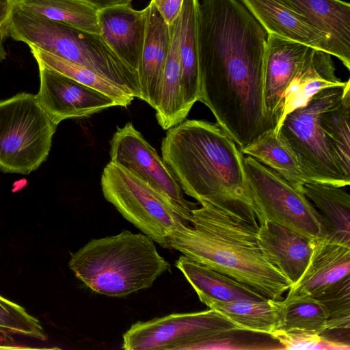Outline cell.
I'll list each match as a JSON object with an SVG mask.
<instances>
[{"mask_svg": "<svg viewBox=\"0 0 350 350\" xmlns=\"http://www.w3.org/2000/svg\"><path fill=\"white\" fill-rule=\"evenodd\" d=\"M308 46L268 33L264 63L263 102L274 127L282 118L286 89L303 60Z\"/></svg>", "mask_w": 350, "mask_h": 350, "instance_id": "obj_13", "label": "cell"}, {"mask_svg": "<svg viewBox=\"0 0 350 350\" xmlns=\"http://www.w3.org/2000/svg\"><path fill=\"white\" fill-rule=\"evenodd\" d=\"M346 83L320 90L305 105L287 113L274 131L296 157L307 180L345 187L350 184V175L344 170L320 122L323 111L341 98Z\"/></svg>", "mask_w": 350, "mask_h": 350, "instance_id": "obj_6", "label": "cell"}, {"mask_svg": "<svg viewBox=\"0 0 350 350\" xmlns=\"http://www.w3.org/2000/svg\"><path fill=\"white\" fill-rule=\"evenodd\" d=\"M323 33L350 70V4L342 0H278Z\"/></svg>", "mask_w": 350, "mask_h": 350, "instance_id": "obj_19", "label": "cell"}, {"mask_svg": "<svg viewBox=\"0 0 350 350\" xmlns=\"http://www.w3.org/2000/svg\"><path fill=\"white\" fill-rule=\"evenodd\" d=\"M240 150L243 154L253 157L303 191V185L307 180L301 166L293 152L273 129L266 131L252 143Z\"/></svg>", "mask_w": 350, "mask_h": 350, "instance_id": "obj_26", "label": "cell"}, {"mask_svg": "<svg viewBox=\"0 0 350 350\" xmlns=\"http://www.w3.org/2000/svg\"><path fill=\"white\" fill-rule=\"evenodd\" d=\"M345 83L336 75L332 55L309 46L286 89L280 122L287 113L305 105L320 90L329 87L343 85Z\"/></svg>", "mask_w": 350, "mask_h": 350, "instance_id": "obj_20", "label": "cell"}, {"mask_svg": "<svg viewBox=\"0 0 350 350\" xmlns=\"http://www.w3.org/2000/svg\"><path fill=\"white\" fill-rule=\"evenodd\" d=\"M200 204L191 210L189 224L167 238L169 249L267 299L282 300L292 282L263 254L257 241L258 226L210 203Z\"/></svg>", "mask_w": 350, "mask_h": 350, "instance_id": "obj_3", "label": "cell"}, {"mask_svg": "<svg viewBox=\"0 0 350 350\" xmlns=\"http://www.w3.org/2000/svg\"><path fill=\"white\" fill-rule=\"evenodd\" d=\"M38 65L40 85L36 96L55 125L66 119L87 118L118 106L103 92L53 69Z\"/></svg>", "mask_w": 350, "mask_h": 350, "instance_id": "obj_12", "label": "cell"}, {"mask_svg": "<svg viewBox=\"0 0 350 350\" xmlns=\"http://www.w3.org/2000/svg\"><path fill=\"white\" fill-rule=\"evenodd\" d=\"M0 334L25 336L41 340L46 335L40 321L21 306L0 295Z\"/></svg>", "mask_w": 350, "mask_h": 350, "instance_id": "obj_32", "label": "cell"}, {"mask_svg": "<svg viewBox=\"0 0 350 350\" xmlns=\"http://www.w3.org/2000/svg\"><path fill=\"white\" fill-rule=\"evenodd\" d=\"M105 198L130 223L164 248L189 216L167 196L126 168L109 162L101 176Z\"/></svg>", "mask_w": 350, "mask_h": 350, "instance_id": "obj_7", "label": "cell"}, {"mask_svg": "<svg viewBox=\"0 0 350 350\" xmlns=\"http://www.w3.org/2000/svg\"><path fill=\"white\" fill-rule=\"evenodd\" d=\"M243 165L259 225L269 221L310 239L326 238L323 217L303 191L252 157Z\"/></svg>", "mask_w": 350, "mask_h": 350, "instance_id": "obj_10", "label": "cell"}, {"mask_svg": "<svg viewBox=\"0 0 350 350\" xmlns=\"http://www.w3.org/2000/svg\"><path fill=\"white\" fill-rule=\"evenodd\" d=\"M327 314V327L321 336L338 343L349 345L345 338L350 329V276L334 284L316 297Z\"/></svg>", "mask_w": 350, "mask_h": 350, "instance_id": "obj_31", "label": "cell"}, {"mask_svg": "<svg viewBox=\"0 0 350 350\" xmlns=\"http://www.w3.org/2000/svg\"><path fill=\"white\" fill-rule=\"evenodd\" d=\"M267 36L241 0L200 2L198 101L240 148L274 129L263 102Z\"/></svg>", "mask_w": 350, "mask_h": 350, "instance_id": "obj_1", "label": "cell"}, {"mask_svg": "<svg viewBox=\"0 0 350 350\" xmlns=\"http://www.w3.org/2000/svg\"><path fill=\"white\" fill-rule=\"evenodd\" d=\"M257 241L267 260L292 284L304 273L312 252V239L284 226L266 221L259 225Z\"/></svg>", "mask_w": 350, "mask_h": 350, "instance_id": "obj_18", "label": "cell"}, {"mask_svg": "<svg viewBox=\"0 0 350 350\" xmlns=\"http://www.w3.org/2000/svg\"><path fill=\"white\" fill-rule=\"evenodd\" d=\"M55 125L36 95L0 100V172L29 174L46 159Z\"/></svg>", "mask_w": 350, "mask_h": 350, "instance_id": "obj_9", "label": "cell"}, {"mask_svg": "<svg viewBox=\"0 0 350 350\" xmlns=\"http://www.w3.org/2000/svg\"><path fill=\"white\" fill-rule=\"evenodd\" d=\"M312 252L300 278L288 288V296L316 298L350 276V247L324 238L312 239Z\"/></svg>", "mask_w": 350, "mask_h": 350, "instance_id": "obj_16", "label": "cell"}, {"mask_svg": "<svg viewBox=\"0 0 350 350\" xmlns=\"http://www.w3.org/2000/svg\"><path fill=\"white\" fill-rule=\"evenodd\" d=\"M237 332L241 331L213 309L174 313L133 324L123 335L122 349H230Z\"/></svg>", "mask_w": 350, "mask_h": 350, "instance_id": "obj_8", "label": "cell"}, {"mask_svg": "<svg viewBox=\"0 0 350 350\" xmlns=\"http://www.w3.org/2000/svg\"><path fill=\"white\" fill-rule=\"evenodd\" d=\"M16 0H0V40L8 37V26Z\"/></svg>", "mask_w": 350, "mask_h": 350, "instance_id": "obj_35", "label": "cell"}, {"mask_svg": "<svg viewBox=\"0 0 350 350\" xmlns=\"http://www.w3.org/2000/svg\"><path fill=\"white\" fill-rule=\"evenodd\" d=\"M350 81H347L341 98L325 109L321 127L345 171L350 175Z\"/></svg>", "mask_w": 350, "mask_h": 350, "instance_id": "obj_30", "label": "cell"}, {"mask_svg": "<svg viewBox=\"0 0 350 350\" xmlns=\"http://www.w3.org/2000/svg\"><path fill=\"white\" fill-rule=\"evenodd\" d=\"M200 0H184L180 16L179 59L181 91L189 114L199 96L198 23Z\"/></svg>", "mask_w": 350, "mask_h": 350, "instance_id": "obj_22", "label": "cell"}, {"mask_svg": "<svg viewBox=\"0 0 350 350\" xmlns=\"http://www.w3.org/2000/svg\"><path fill=\"white\" fill-rule=\"evenodd\" d=\"M270 336L277 340L284 349H346L319 334L303 330H275Z\"/></svg>", "mask_w": 350, "mask_h": 350, "instance_id": "obj_33", "label": "cell"}, {"mask_svg": "<svg viewBox=\"0 0 350 350\" xmlns=\"http://www.w3.org/2000/svg\"><path fill=\"white\" fill-rule=\"evenodd\" d=\"M327 323L326 310L314 297L286 295L280 301L276 330H303L321 334L325 331Z\"/></svg>", "mask_w": 350, "mask_h": 350, "instance_id": "obj_29", "label": "cell"}, {"mask_svg": "<svg viewBox=\"0 0 350 350\" xmlns=\"http://www.w3.org/2000/svg\"><path fill=\"white\" fill-rule=\"evenodd\" d=\"M162 158L183 192L258 226L247 182L243 154L217 124L185 120L170 128Z\"/></svg>", "mask_w": 350, "mask_h": 350, "instance_id": "obj_2", "label": "cell"}, {"mask_svg": "<svg viewBox=\"0 0 350 350\" xmlns=\"http://www.w3.org/2000/svg\"><path fill=\"white\" fill-rule=\"evenodd\" d=\"M175 265L198 297L204 296L220 301L267 299L238 281L183 255L176 261Z\"/></svg>", "mask_w": 350, "mask_h": 350, "instance_id": "obj_25", "label": "cell"}, {"mask_svg": "<svg viewBox=\"0 0 350 350\" xmlns=\"http://www.w3.org/2000/svg\"><path fill=\"white\" fill-rule=\"evenodd\" d=\"M7 56V53L3 45V40H0V63L2 62Z\"/></svg>", "mask_w": 350, "mask_h": 350, "instance_id": "obj_37", "label": "cell"}, {"mask_svg": "<svg viewBox=\"0 0 350 350\" xmlns=\"http://www.w3.org/2000/svg\"><path fill=\"white\" fill-rule=\"evenodd\" d=\"M144 10L146 30L137 75L140 99L155 109L159 102L163 69L170 46L172 29L151 1Z\"/></svg>", "mask_w": 350, "mask_h": 350, "instance_id": "obj_15", "label": "cell"}, {"mask_svg": "<svg viewBox=\"0 0 350 350\" xmlns=\"http://www.w3.org/2000/svg\"><path fill=\"white\" fill-rule=\"evenodd\" d=\"M97 19L107 45L137 74L146 30L145 10H135L131 4L114 5L98 10Z\"/></svg>", "mask_w": 350, "mask_h": 350, "instance_id": "obj_14", "label": "cell"}, {"mask_svg": "<svg viewBox=\"0 0 350 350\" xmlns=\"http://www.w3.org/2000/svg\"><path fill=\"white\" fill-rule=\"evenodd\" d=\"M92 5L97 10L114 5L131 4L134 0H81Z\"/></svg>", "mask_w": 350, "mask_h": 350, "instance_id": "obj_36", "label": "cell"}, {"mask_svg": "<svg viewBox=\"0 0 350 350\" xmlns=\"http://www.w3.org/2000/svg\"><path fill=\"white\" fill-rule=\"evenodd\" d=\"M345 188L307 180L302 190L323 217L327 231L325 239L350 247V196Z\"/></svg>", "mask_w": 350, "mask_h": 350, "instance_id": "obj_21", "label": "cell"}, {"mask_svg": "<svg viewBox=\"0 0 350 350\" xmlns=\"http://www.w3.org/2000/svg\"><path fill=\"white\" fill-rule=\"evenodd\" d=\"M268 33L329 53H338L329 38L278 0H241Z\"/></svg>", "mask_w": 350, "mask_h": 350, "instance_id": "obj_17", "label": "cell"}, {"mask_svg": "<svg viewBox=\"0 0 350 350\" xmlns=\"http://www.w3.org/2000/svg\"><path fill=\"white\" fill-rule=\"evenodd\" d=\"M110 161L133 172L159 190L187 215L197 204L187 200L173 173L131 122L118 127L110 141Z\"/></svg>", "mask_w": 350, "mask_h": 350, "instance_id": "obj_11", "label": "cell"}, {"mask_svg": "<svg viewBox=\"0 0 350 350\" xmlns=\"http://www.w3.org/2000/svg\"><path fill=\"white\" fill-rule=\"evenodd\" d=\"M164 21L171 26L180 16L184 0H151Z\"/></svg>", "mask_w": 350, "mask_h": 350, "instance_id": "obj_34", "label": "cell"}, {"mask_svg": "<svg viewBox=\"0 0 350 350\" xmlns=\"http://www.w3.org/2000/svg\"><path fill=\"white\" fill-rule=\"evenodd\" d=\"M199 299L232 321L240 331L271 335L278 329L280 301L263 300L220 301L200 296Z\"/></svg>", "mask_w": 350, "mask_h": 350, "instance_id": "obj_24", "label": "cell"}, {"mask_svg": "<svg viewBox=\"0 0 350 350\" xmlns=\"http://www.w3.org/2000/svg\"><path fill=\"white\" fill-rule=\"evenodd\" d=\"M38 64L53 69L112 98L118 106L126 107L135 98L116 83L81 65L30 46Z\"/></svg>", "mask_w": 350, "mask_h": 350, "instance_id": "obj_28", "label": "cell"}, {"mask_svg": "<svg viewBox=\"0 0 350 350\" xmlns=\"http://www.w3.org/2000/svg\"><path fill=\"white\" fill-rule=\"evenodd\" d=\"M9 36L74 62L140 98L137 74L107 45L101 34L82 31L21 8L11 17Z\"/></svg>", "mask_w": 350, "mask_h": 350, "instance_id": "obj_5", "label": "cell"}, {"mask_svg": "<svg viewBox=\"0 0 350 350\" xmlns=\"http://www.w3.org/2000/svg\"><path fill=\"white\" fill-rule=\"evenodd\" d=\"M22 8L76 29L100 34L98 10L81 0H16Z\"/></svg>", "mask_w": 350, "mask_h": 350, "instance_id": "obj_27", "label": "cell"}, {"mask_svg": "<svg viewBox=\"0 0 350 350\" xmlns=\"http://www.w3.org/2000/svg\"><path fill=\"white\" fill-rule=\"evenodd\" d=\"M31 349V348L29 347H13V346H5V345H0V350H12V349Z\"/></svg>", "mask_w": 350, "mask_h": 350, "instance_id": "obj_38", "label": "cell"}, {"mask_svg": "<svg viewBox=\"0 0 350 350\" xmlns=\"http://www.w3.org/2000/svg\"><path fill=\"white\" fill-rule=\"evenodd\" d=\"M68 265L92 291L114 297L147 289L171 269L150 237L127 230L90 240L71 254Z\"/></svg>", "mask_w": 350, "mask_h": 350, "instance_id": "obj_4", "label": "cell"}, {"mask_svg": "<svg viewBox=\"0 0 350 350\" xmlns=\"http://www.w3.org/2000/svg\"><path fill=\"white\" fill-rule=\"evenodd\" d=\"M180 14L171 25L170 46L165 61L160 88L156 118L163 130H167L183 121L187 113L185 110L181 91L179 38Z\"/></svg>", "mask_w": 350, "mask_h": 350, "instance_id": "obj_23", "label": "cell"}]
</instances>
